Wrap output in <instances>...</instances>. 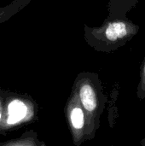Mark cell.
<instances>
[{"mask_svg": "<svg viewBox=\"0 0 145 146\" xmlns=\"http://www.w3.org/2000/svg\"><path fill=\"white\" fill-rule=\"evenodd\" d=\"M137 95L139 99L145 98V59L142 66V69H141V80L138 86Z\"/></svg>", "mask_w": 145, "mask_h": 146, "instance_id": "cell-5", "label": "cell"}, {"mask_svg": "<svg viewBox=\"0 0 145 146\" xmlns=\"http://www.w3.org/2000/svg\"><path fill=\"white\" fill-rule=\"evenodd\" d=\"M65 115L75 146H80L86 139V118L77 92L72 89L65 107Z\"/></svg>", "mask_w": 145, "mask_h": 146, "instance_id": "cell-3", "label": "cell"}, {"mask_svg": "<svg viewBox=\"0 0 145 146\" xmlns=\"http://www.w3.org/2000/svg\"><path fill=\"white\" fill-rule=\"evenodd\" d=\"M138 31V27L128 21L115 20L109 21L99 28L92 29L91 35L104 44L105 46L125 43Z\"/></svg>", "mask_w": 145, "mask_h": 146, "instance_id": "cell-2", "label": "cell"}, {"mask_svg": "<svg viewBox=\"0 0 145 146\" xmlns=\"http://www.w3.org/2000/svg\"><path fill=\"white\" fill-rule=\"evenodd\" d=\"M8 123L15 124L26 118L28 114V108L25 104V103L21 100L15 99L9 104L8 107Z\"/></svg>", "mask_w": 145, "mask_h": 146, "instance_id": "cell-4", "label": "cell"}, {"mask_svg": "<svg viewBox=\"0 0 145 146\" xmlns=\"http://www.w3.org/2000/svg\"><path fill=\"white\" fill-rule=\"evenodd\" d=\"M140 145H141V146H145V138L144 139H142V140H141Z\"/></svg>", "mask_w": 145, "mask_h": 146, "instance_id": "cell-6", "label": "cell"}, {"mask_svg": "<svg viewBox=\"0 0 145 146\" xmlns=\"http://www.w3.org/2000/svg\"><path fill=\"white\" fill-rule=\"evenodd\" d=\"M80 100L86 118V139L92 140L100 127V117L103 113L106 98L96 74H80L73 86Z\"/></svg>", "mask_w": 145, "mask_h": 146, "instance_id": "cell-1", "label": "cell"}, {"mask_svg": "<svg viewBox=\"0 0 145 146\" xmlns=\"http://www.w3.org/2000/svg\"><path fill=\"white\" fill-rule=\"evenodd\" d=\"M0 119H1V113H0Z\"/></svg>", "mask_w": 145, "mask_h": 146, "instance_id": "cell-7", "label": "cell"}]
</instances>
